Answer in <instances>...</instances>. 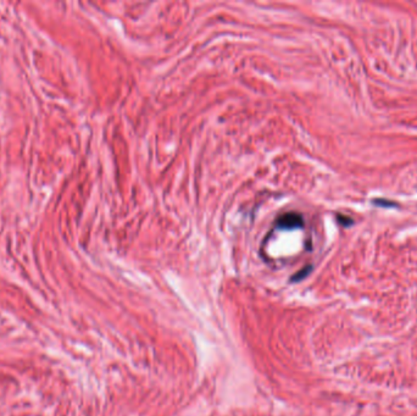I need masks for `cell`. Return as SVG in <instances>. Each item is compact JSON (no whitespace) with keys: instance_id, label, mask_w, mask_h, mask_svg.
<instances>
[{"instance_id":"cell-3","label":"cell","mask_w":417,"mask_h":416,"mask_svg":"<svg viewBox=\"0 0 417 416\" xmlns=\"http://www.w3.org/2000/svg\"><path fill=\"white\" fill-rule=\"evenodd\" d=\"M337 220H338L340 225L345 226V227H347V226H352L353 223V220L350 219V217L345 216V215H338V216H337Z\"/></svg>"},{"instance_id":"cell-1","label":"cell","mask_w":417,"mask_h":416,"mask_svg":"<svg viewBox=\"0 0 417 416\" xmlns=\"http://www.w3.org/2000/svg\"><path fill=\"white\" fill-rule=\"evenodd\" d=\"M304 226L303 215L296 211H289L282 214L276 220V227L280 230L291 231L296 228H301Z\"/></svg>"},{"instance_id":"cell-2","label":"cell","mask_w":417,"mask_h":416,"mask_svg":"<svg viewBox=\"0 0 417 416\" xmlns=\"http://www.w3.org/2000/svg\"><path fill=\"white\" fill-rule=\"evenodd\" d=\"M311 269H313V266H305V268H304L303 270H300L298 274H295L293 277H291V281L295 282V281H300V279L305 278V277L308 276L309 272L311 271Z\"/></svg>"}]
</instances>
